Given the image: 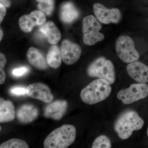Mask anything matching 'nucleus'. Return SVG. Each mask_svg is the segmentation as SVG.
Returning a JSON list of instances; mask_svg holds the SVG:
<instances>
[{
	"label": "nucleus",
	"mask_w": 148,
	"mask_h": 148,
	"mask_svg": "<svg viewBox=\"0 0 148 148\" xmlns=\"http://www.w3.org/2000/svg\"><path fill=\"white\" fill-rule=\"evenodd\" d=\"M106 80L98 79L90 82L80 92V97L84 103L94 105L107 99L110 95L112 87Z\"/></svg>",
	"instance_id": "nucleus-1"
},
{
	"label": "nucleus",
	"mask_w": 148,
	"mask_h": 148,
	"mask_svg": "<svg viewBox=\"0 0 148 148\" xmlns=\"http://www.w3.org/2000/svg\"><path fill=\"white\" fill-rule=\"evenodd\" d=\"M144 124V120L137 112L128 110L120 116L114 127L119 137L125 140L129 138L134 131L142 129Z\"/></svg>",
	"instance_id": "nucleus-2"
},
{
	"label": "nucleus",
	"mask_w": 148,
	"mask_h": 148,
	"mask_svg": "<svg viewBox=\"0 0 148 148\" xmlns=\"http://www.w3.org/2000/svg\"><path fill=\"white\" fill-rule=\"evenodd\" d=\"M76 135V129L74 125H64L48 135L44 142V147L68 148L75 142Z\"/></svg>",
	"instance_id": "nucleus-3"
},
{
	"label": "nucleus",
	"mask_w": 148,
	"mask_h": 148,
	"mask_svg": "<svg viewBox=\"0 0 148 148\" xmlns=\"http://www.w3.org/2000/svg\"><path fill=\"white\" fill-rule=\"evenodd\" d=\"M87 73L89 77L106 80L110 84L116 81L114 64L104 57H99L93 61L88 68Z\"/></svg>",
	"instance_id": "nucleus-4"
},
{
	"label": "nucleus",
	"mask_w": 148,
	"mask_h": 148,
	"mask_svg": "<svg viewBox=\"0 0 148 148\" xmlns=\"http://www.w3.org/2000/svg\"><path fill=\"white\" fill-rule=\"evenodd\" d=\"M102 25L93 15H88L83 20V35L84 44L92 46L105 38V36L100 31Z\"/></svg>",
	"instance_id": "nucleus-5"
},
{
	"label": "nucleus",
	"mask_w": 148,
	"mask_h": 148,
	"mask_svg": "<svg viewBox=\"0 0 148 148\" xmlns=\"http://www.w3.org/2000/svg\"><path fill=\"white\" fill-rule=\"evenodd\" d=\"M116 50L118 56L124 63L130 64L140 58V54L135 49L133 40L128 36H121L118 38Z\"/></svg>",
	"instance_id": "nucleus-6"
},
{
	"label": "nucleus",
	"mask_w": 148,
	"mask_h": 148,
	"mask_svg": "<svg viewBox=\"0 0 148 148\" xmlns=\"http://www.w3.org/2000/svg\"><path fill=\"white\" fill-rule=\"evenodd\" d=\"M148 96V85L145 83L134 84L120 90L117 97L125 105H129Z\"/></svg>",
	"instance_id": "nucleus-7"
},
{
	"label": "nucleus",
	"mask_w": 148,
	"mask_h": 148,
	"mask_svg": "<svg viewBox=\"0 0 148 148\" xmlns=\"http://www.w3.org/2000/svg\"><path fill=\"white\" fill-rule=\"evenodd\" d=\"M93 9L96 18L102 24H117L120 21L121 14L118 9L107 8L100 3L94 4Z\"/></svg>",
	"instance_id": "nucleus-8"
},
{
	"label": "nucleus",
	"mask_w": 148,
	"mask_h": 148,
	"mask_svg": "<svg viewBox=\"0 0 148 148\" xmlns=\"http://www.w3.org/2000/svg\"><path fill=\"white\" fill-rule=\"evenodd\" d=\"M27 95L30 98L37 99L45 103H49L53 99L50 88L42 83H36L28 86Z\"/></svg>",
	"instance_id": "nucleus-9"
},
{
	"label": "nucleus",
	"mask_w": 148,
	"mask_h": 148,
	"mask_svg": "<svg viewBox=\"0 0 148 148\" xmlns=\"http://www.w3.org/2000/svg\"><path fill=\"white\" fill-rule=\"evenodd\" d=\"M46 18L45 14L41 11L34 10L30 14L23 15L19 18L18 24L23 32L28 33L32 32L36 26L42 25Z\"/></svg>",
	"instance_id": "nucleus-10"
},
{
	"label": "nucleus",
	"mask_w": 148,
	"mask_h": 148,
	"mask_svg": "<svg viewBox=\"0 0 148 148\" xmlns=\"http://www.w3.org/2000/svg\"><path fill=\"white\" fill-rule=\"evenodd\" d=\"M61 53L64 63L67 65H71L79 59L82 49L78 45L69 40H64L61 45Z\"/></svg>",
	"instance_id": "nucleus-11"
},
{
	"label": "nucleus",
	"mask_w": 148,
	"mask_h": 148,
	"mask_svg": "<svg viewBox=\"0 0 148 148\" xmlns=\"http://www.w3.org/2000/svg\"><path fill=\"white\" fill-rule=\"evenodd\" d=\"M127 71L130 76L139 83H148V66L140 61L127 65Z\"/></svg>",
	"instance_id": "nucleus-12"
},
{
	"label": "nucleus",
	"mask_w": 148,
	"mask_h": 148,
	"mask_svg": "<svg viewBox=\"0 0 148 148\" xmlns=\"http://www.w3.org/2000/svg\"><path fill=\"white\" fill-rule=\"evenodd\" d=\"M68 103L65 100H57L50 103L45 109L44 115L47 118L60 120L68 109Z\"/></svg>",
	"instance_id": "nucleus-13"
},
{
	"label": "nucleus",
	"mask_w": 148,
	"mask_h": 148,
	"mask_svg": "<svg viewBox=\"0 0 148 148\" xmlns=\"http://www.w3.org/2000/svg\"><path fill=\"white\" fill-rule=\"evenodd\" d=\"M38 109L32 104H24L19 107L16 113L18 121L24 124L31 123L36 119L39 115Z\"/></svg>",
	"instance_id": "nucleus-14"
},
{
	"label": "nucleus",
	"mask_w": 148,
	"mask_h": 148,
	"mask_svg": "<svg viewBox=\"0 0 148 148\" xmlns=\"http://www.w3.org/2000/svg\"><path fill=\"white\" fill-rule=\"evenodd\" d=\"M40 31L45 36L48 42L51 44H56L61 40V33L53 22L48 21L42 24L40 28Z\"/></svg>",
	"instance_id": "nucleus-15"
},
{
	"label": "nucleus",
	"mask_w": 148,
	"mask_h": 148,
	"mask_svg": "<svg viewBox=\"0 0 148 148\" xmlns=\"http://www.w3.org/2000/svg\"><path fill=\"white\" fill-rule=\"evenodd\" d=\"M15 117L14 106L10 100L0 98V123L10 122L13 121Z\"/></svg>",
	"instance_id": "nucleus-16"
},
{
	"label": "nucleus",
	"mask_w": 148,
	"mask_h": 148,
	"mask_svg": "<svg viewBox=\"0 0 148 148\" xmlns=\"http://www.w3.org/2000/svg\"><path fill=\"white\" fill-rule=\"evenodd\" d=\"M27 58L29 63L36 69L45 70L47 68V62L42 53L34 47L29 49L27 51Z\"/></svg>",
	"instance_id": "nucleus-17"
},
{
	"label": "nucleus",
	"mask_w": 148,
	"mask_h": 148,
	"mask_svg": "<svg viewBox=\"0 0 148 148\" xmlns=\"http://www.w3.org/2000/svg\"><path fill=\"white\" fill-rule=\"evenodd\" d=\"M79 15L78 11L72 3H65L61 6L60 16L65 23H71L76 20Z\"/></svg>",
	"instance_id": "nucleus-18"
},
{
	"label": "nucleus",
	"mask_w": 148,
	"mask_h": 148,
	"mask_svg": "<svg viewBox=\"0 0 148 148\" xmlns=\"http://www.w3.org/2000/svg\"><path fill=\"white\" fill-rule=\"evenodd\" d=\"M62 59L61 51L59 48L56 45L52 46L47 56L48 65L53 69H58L61 65Z\"/></svg>",
	"instance_id": "nucleus-19"
},
{
	"label": "nucleus",
	"mask_w": 148,
	"mask_h": 148,
	"mask_svg": "<svg viewBox=\"0 0 148 148\" xmlns=\"http://www.w3.org/2000/svg\"><path fill=\"white\" fill-rule=\"evenodd\" d=\"M0 148H28L29 147L27 143L24 140L13 138L2 143L0 145Z\"/></svg>",
	"instance_id": "nucleus-20"
},
{
	"label": "nucleus",
	"mask_w": 148,
	"mask_h": 148,
	"mask_svg": "<svg viewBox=\"0 0 148 148\" xmlns=\"http://www.w3.org/2000/svg\"><path fill=\"white\" fill-rule=\"evenodd\" d=\"M38 7L41 11L47 15H50L54 8V0H36Z\"/></svg>",
	"instance_id": "nucleus-21"
},
{
	"label": "nucleus",
	"mask_w": 148,
	"mask_h": 148,
	"mask_svg": "<svg viewBox=\"0 0 148 148\" xmlns=\"http://www.w3.org/2000/svg\"><path fill=\"white\" fill-rule=\"evenodd\" d=\"M112 144L108 137L104 135L98 136L94 140L91 148H110Z\"/></svg>",
	"instance_id": "nucleus-22"
},
{
	"label": "nucleus",
	"mask_w": 148,
	"mask_h": 148,
	"mask_svg": "<svg viewBox=\"0 0 148 148\" xmlns=\"http://www.w3.org/2000/svg\"><path fill=\"white\" fill-rule=\"evenodd\" d=\"M6 58L3 53H0V84H2L5 82L6 75L4 68L6 63Z\"/></svg>",
	"instance_id": "nucleus-23"
},
{
	"label": "nucleus",
	"mask_w": 148,
	"mask_h": 148,
	"mask_svg": "<svg viewBox=\"0 0 148 148\" xmlns=\"http://www.w3.org/2000/svg\"><path fill=\"white\" fill-rule=\"evenodd\" d=\"M29 71V68L26 66H23V67L14 69L12 72V73L14 76L21 77L27 73Z\"/></svg>",
	"instance_id": "nucleus-24"
},
{
	"label": "nucleus",
	"mask_w": 148,
	"mask_h": 148,
	"mask_svg": "<svg viewBox=\"0 0 148 148\" xmlns=\"http://www.w3.org/2000/svg\"><path fill=\"white\" fill-rule=\"evenodd\" d=\"M27 88L22 86H14L10 89V92L12 95L20 96L27 94Z\"/></svg>",
	"instance_id": "nucleus-25"
},
{
	"label": "nucleus",
	"mask_w": 148,
	"mask_h": 148,
	"mask_svg": "<svg viewBox=\"0 0 148 148\" xmlns=\"http://www.w3.org/2000/svg\"><path fill=\"white\" fill-rule=\"evenodd\" d=\"M6 13L5 7L1 4H0V22L1 23L5 16Z\"/></svg>",
	"instance_id": "nucleus-26"
},
{
	"label": "nucleus",
	"mask_w": 148,
	"mask_h": 148,
	"mask_svg": "<svg viewBox=\"0 0 148 148\" xmlns=\"http://www.w3.org/2000/svg\"><path fill=\"white\" fill-rule=\"evenodd\" d=\"M1 4L5 7H9L10 5V1L9 0H1Z\"/></svg>",
	"instance_id": "nucleus-27"
},
{
	"label": "nucleus",
	"mask_w": 148,
	"mask_h": 148,
	"mask_svg": "<svg viewBox=\"0 0 148 148\" xmlns=\"http://www.w3.org/2000/svg\"><path fill=\"white\" fill-rule=\"evenodd\" d=\"M3 37V32L1 29V36H0V40L1 41V40L2 39Z\"/></svg>",
	"instance_id": "nucleus-28"
},
{
	"label": "nucleus",
	"mask_w": 148,
	"mask_h": 148,
	"mask_svg": "<svg viewBox=\"0 0 148 148\" xmlns=\"http://www.w3.org/2000/svg\"><path fill=\"white\" fill-rule=\"evenodd\" d=\"M147 135L148 136V127L147 128Z\"/></svg>",
	"instance_id": "nucleus-29"
},
{
	"label": "nucleus",
	"mask_w": 148,
	"mask_h": 148,
	"mask_svg": "<svg viewBox=\"0 0 148 148\" xmlns=\"http://www.w3.org/2000/svg\"></svg>",
	"instance_id": "nucleus-30"
}]
</instances>
